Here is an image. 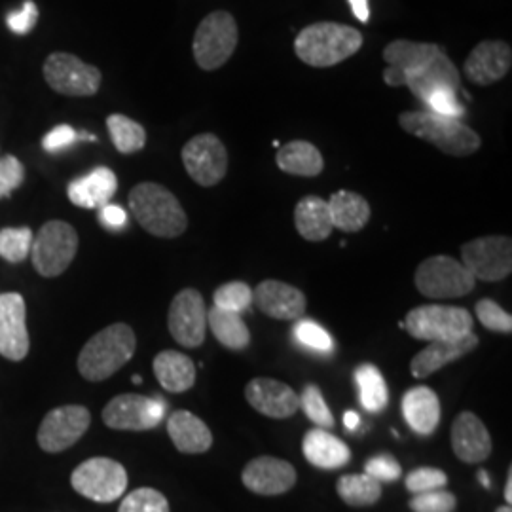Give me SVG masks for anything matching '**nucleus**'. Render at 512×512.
Segmentation results:
<instances>
[{
    "label": "nucleus",
    "mask_w": 512,
    "mask_h": 512,
    "mask_svg": "<svg viewBox=\"0 0 512 512\" xmlns=\"http://www.w3.org/2000/svg\"><path fill=\"white\" fill-rule=\"evenodd\" d=\"M363 46V35L342 23L321 21L308 25L294 40L298 59L310 67L327 69L357 54Z\"/></svg>",
    "instance_id": "obj_1"
},
{
    "label": "nucleus",
    "mask_w": 512,
    "mask_h": 512,
    "mask_svg": "<svg viewBox=\"0 0 512 512\" xmlns=\"http://www.w3.org/2000/svg\"><path fill=\"white\" fill-rule=\"evenodd\" d=\"M137 336L126 323H114L99 330L78 355V372L88 382H105L131 361Z\"/></svg>",
    "instance_id": "obj_2"
},
{
    "label": "nucleus",
    "mask_w": 512,
    "mask_h": 512,
    "mask_svg": "<svg viewBox=\"0 0 512 512\" xmlns=\"http://www.w3.org/2000/svg\"><path fill=\"white\" fill-rule=\"evenodd\" d=\"M129 209L137 222L156 238L183 236L188 217L181 202L162 184L141 183L129 192Z\"/></svg>",
    "instance_id": "obj_3"
},
{
    "label": "nucleus",
    "mask_w": 512,
    "mask_h": 512,
    "mask_svg": "<svg viewBox=\"0 0 512 512\" xmlns=\"http://www.w3.org/2000/svg\"><path fill=\"white\" fill-rule=\"evenodd\" d=\"M399 126L408 135H414L456 158L471 156L482 145L475 129L465 126L458 118H446L429 110H410L399 114Z\"/></svg>",
    "instance_id": "obj_4"
},
{
    "label": "nucleus",
    "mask_w": 512,
    "mask_h": 512,
    "mask_svg": "<svg viewBox=\"0 0 512 512\" xmlns=\"http://www.w3.org/2000/svg\"><path fill=\"white\" fill-rule=\"evenodd\" d=\"M404 330L416 340L425 342H446L459 340L473 332V315L471 311L458 306H418L408 311L403 321Z\"/></svg>",
    "instance_id": "obj_5"
},
{
    "label": "nucleus",
    "mask_w": 512,
    "mask_h": 512,
    "mask_svg": "<svg viewBox=\"0 0 512 512\" xmlns=\"http://www.w3.org/2000/svg\"><path fill=\"white\" fill-rule=\"evenodd\" d=\"M238 23L230 12L217 10L202 19L196 29L192 52L203 71H217L238 48Z\"/></svg>",
    "instance_id": "obj_6"
},
{
    "label": "nucleus",
    "mask_w": 512,
    "mask_h": 512,
    "mask_svg": "<svg viewBox=\"0 0 512 512\" xmlns=\"http://www.w3.org/2000/svg\"><path fill=\"white\" fill-rule=\"evenodd\" d=\"M476 279L452 256L425 258L416 270V287L423 296L435 300L461 298L475 291Z\"/></svg>",
    "instance_id": "obj_7"
},
{
    "label": "nucleus",
    "mask_w": 512,
    "mask_h": 512,
    "mask_svg": "<svg viewBox=\"0 0 512 512\" xmlns=\"http://www.w3.org/2000/svg\"><path fill=\"white\" fill-rule=\"evenodd\" d=\"M78 253V234L69 222L50 220L46 222L31 245V258L35 270L44 277L63 274Z\"/></svg>",
    "instance_id": "obj_8"
},
{
    "label": "nucleus",
    "mask_w": 512,
    "mask_h": 512,
    "mask_svg": "<svg viewBox=\"0 0 512 512\" xmlns=\"http://www.w3.org/2000/svg\"><path fill=\"white\" fill-rule=\"evenodd\" d=\"M74 490L95 503H112L128 488V473L122 463L110 458H92L73 471Z\"/></svg>",
    "instance_id": "obj_9"
},
{
    "label": "nucleus",
    "mask_w": 512,
    "mask_h": 512,
    "mask_svg": "<svg viewBox=\"0 0 512 512\" xmlns=\"http://www.w3.org/2000/svg\"><path fill=\"white\" fill-rule=\"evenodd\" d=\"M461 264L475 279L503 281L512 272V241L507 236H486L461 247Z\"/></svg>",
    "instance_id": "obj_10"
},
{
    "label": "nucleus",
    "mask_w": 512,
    "mask_h": 512,
    "mask_svg": "<svg viewBox=\"0 0 512 512\" xmlns=\"http://www.w3.org/2000/svg\"><path fill=\"white\" fill-rule=\"evenodd\" d=\"M44 78L54 92L69 97H92L101 86V71L97 67L65 52H55L46 59Z\"/></svg>",
    "instance_id": "obj_11"
},
{
    "label": "nucleus",
    "mask_w": 512,
    "mask_h": 512,
    "mask_svg": "<svg viewBox=\"0 0 512 512\" xmlns=\"http://www.w3.org/2000/svg\"><path fill=\"white\" fill-rule=\"evenodd\" d=\"M162 397L145 395H118L103 408V421L116 431H150L156 429L165 418Z\"/></svg>",
    "instance_id": "obj_12"
},
{
    "label": "nucleus",
    "mask_w": 512,
    "mask_h": 512,
    "mask_svg": "<svg viewBox=\"0 0 512 512\" xmlns=\"http://www.w3.org/2000/svg\"><path fill=\"white\" fill-rule=\"evenodd\" d=\"M90 423L92 414L86 406L67 404L54 408L38 427V446L48 454L63 452L86 435Z\"/></svg>",
    "instance_id": "obj_13"
},
{
    "label": "nucleus",
    "mask_w": 512,
    "mask_h": 512,
    "mask_svg": "<svg viewBox=\"0 0 512 512\" xmlns=\"http://www.w3.org/2000/svg\"><path fill=\"white\" fill-rule=\"evenodd\" d=\"M186 173L200 186H215L228 173V150L217 135L202 133L192 137L183 147Z\"/></svg>",
    "instance_id": "obj_14"
},
{
    "label": "nucleus",
    "mask_w": 512,
    "mask_h": 512,
    "mask_svg": "<svg viewBox=\"0 0 512 512\" xmlns=\"http://www.w3.org/2000/svg\"><path fill=\"white\" fill-rule=\"evenodd\" d=\"M167 327L183 348H200L207 334V308L196 289H183L169 306Z\"/></svg>",
    "instance_id": "obj_15"
},
{
    "label": "nucleus",
    "mask_w": 512,
    "mask_h": 512,
    "mask_svg": "<svg viewBox=\"0 0 512 512\" xmlns=\"http://www.w3.org/2000/svg\"><path fill=\"white\" fill-rule=\"evenodd\" d=\"M29 353L27 308L18 293L0 294V355L8 361H23Z\"/></svg>",
    "instance_id": "obj_16"
},
{
    "label": "nucleus",
    "mask_w": 512,
    "mask_h": 512,
    "mask_svg": "<svg viewBox=\"0 0 512 512\" xmlns=\"http://www.w3.org/2000/svg\"><path fill=\"white\" fill-rule=\"evenodd\" d=\"M511 67L512 50L505 40H482L467 55L463 73L476 86H492L503 80Z\"/></svg>",
    "instance_id": "obj_17"
},
{
    "label": "nucleus",
    "mask_w": 512,
    "mask_h": 512,
    "mask_svg": "<svg viewBox=\"0 0 512 512\" xmlns=\"http://www.w3.org/2000/svg\"><path fill=\"white\" fill-rule=\"evenodd\" d=\"M253 304L264 315L277 321H298L308 308V300L300 289L275 279H266L256 285Z\"/></svg>",
    "instance_id": "obj_18"
},
{
    "label": "nucleus",
    "mask_w": 512,
    "mask_h": 512,
    "mask_svg": "<svg viewBox=\"0 0 512 512\" xmlns=\"http://www.w3.org/2000/svg\"><path fill=\"white\" fill-rule=\"evenodd\" d=\"M241 480L253 494L281 495L296 484V471L285 459L260 456L245 465Z\"/></svg>",
    "instance_id": "obj_19"
},
{
    "label": "nucleus",
    "mask_w": 512,
    "mask_h": 512,
    "mask_svg": "<svg viewBox=\"0 0 512 512\" xmlns=\"http://www.w3.org/2000/svg\"><path fill=\"white\" fill-rule=\"evenodd\" d=\"M245 399L256 412L274 420H287L300 410V397L293 387L272 378L251 380L245 387Z\"/></svg>",
    "instance_id": "obj_20"
},
{
    "label": "nucleus",
    "mask_w": 512,
    "mask_h": 512,
    "mask_svg": "<svg viewBox=\"0 0 512 512\" xmlns=\"http://www.w3.org/2000/svg\"><path fill=\"white\" fill-rule=\"evenodd\" d=\"M452 448L463 463H482L492 454V437L473 412H461L452 423Z\"/></svg>",
    "instance_id": "obj_21"
},
{
    "label": "nucleus",
    "mask_w": 512,
    "mask_h": 512,
    "mask_svg": "<svg viewBox=\"0 0 512 512\" xmlns=\"http://www.w3.org/2000/svg\"><path fill=\"white\" fill-rule=\"evenodd\" d=\"M478 348V336L475 332L459 338V340H446V342H429V346L421 349L420 353L410 361V374L418 380H423L440 368H444L459 357L469 355Z\"/></svg>",
    "instance_id": "obj_22"
},
{
    "label": "nucleus",
    "mask_w": 512,
    "mask_h": 512,
    "mask_svg": "<svg viewBox=\"0 0 512 512\" xmlns=\"http://www.w3.org/2000/svg\"><path fill=\"white\" fill-rule=\"evenodd\" d=\"M118 190V179L109 167H97L86 177L74 179L69 184V200L82 209H101L109 205Z\"/></svg>",
    "instance_id": "obj_23"
},
{
    "label": "nucleus",
    "mask_w": 512,
    "mask_h": 512,
    "mask_svg": "<svg viewBox=\"0 0 512 512\" xmlns=\"http://www.w3.org/2000/svg\"><path fill=\"white\" fill-rule=\"evenodd\" d=\"M403 416L414 433L433 435L440 421L439 395L425 385L408 389L403 397Z\"/></svg>",
    "instance_id": "obj_24"
},
{
    "label": "nucleus",
    "mask_w": 512,
    "mask_h": 512,
    "mask_svg": "<svg viewBox=\"0 0 512 512\" xmlns=\"http://www.w3.org/2000/svg\"><path fill=\"white\" fill-rule=\"evenodd\" d=\"M406 88L425 103V99L440 88L461 92V76L456 65L442 52L425 69L406 76Z\"/></svg>",
    "instance_id": "obj_25"
},
{
    "label": "nucleus",
    "mask_w": 512,
    "mask_h": 512,
    "mask_svg": "<svg viewBox=\"0 0 512 512\" xmlns=\"http://www.w3.org/2000/svg\"><path fill=\"white\" fill-rule=\"evenodd\" d=\"M167 433L183 454H205L213 446V433L207 423L188 410H177L169 416Z\"/></svg>",
    "instance_id": "obj_26"
},
{
    "label": "nucleus",
    "mask_w": 512,
    "mask_h": 512,
    "mask_svg": "<svg viewBox=\"0 0 512 512\" xmlns=\"http://www.w3.org/2000/svg\"><path fill=\"white\" fill-rule=\"evenodd\" d=\"M302 452L311 465L325 469V471L340 469V467L348 465L349 459H351V450H349L348 444L319 427L311 429L304 435Z\"/></svg>",
    "instance_id": "obj_27"
},
{
    "label": "nucleus",
    "mask_w": 512,
    "mask_h": 512,
    "mask_svg": "<svg viewBox=\"0 0 512 512\" xmlns=\"http://www.w3.org/2000/svg\"><path fill=\"white\" fill-rule=\"evenodd\" d=\"M442 54L439 44L433 42H412L393 40L384 48V61L387 67H395L406 76L425 69L437 55Z\"/></svg>",
    "instance_id": "obj_28"
},
{
    "label": "nucleus",
    "mask_w": 512,
    "mask_h": 512,
    "mask_svg": "<svg viewBox=\"0 0 512 512\" xmlns=\"http://www.w3.org/2000/svg\"><path fill=\"white\" fill-rule=\"evenodd\" d=\"M154 374L169 393H184L196 384V365L181 351L165 349L154 359Z\"/></svg>",
    "instance_id": "obj_29"
},
{
    "label": "nucleus",
    "mask_w": 512,
    "mask_h": 512,
    "mask_svg": "<svg viewBox=\"0 0 512 512\" xmlns=\"http://www.w3.org/2000/svg\"><path fill=\"white\" fill-rule=\"evenodd\" d=\"M294 226L306 241H325L334 230L329 202L319 196L302 198L294 209Z\"/></svg>",
    "instance_id": "obj_30"
},
{
    "label": "nucleus",
    "mask_w": 512,
    "mask_h": 512,
    "mask_svg": "<svg viewBox=\"0 0 512 512\" xmlns=\"http://www.w3.org/2000/svg\"><path fill=\"white\" fill-rule=\"evenodd\" d=\"M330 217L334 228L355 234L361 232L370 220V205L361 194L340 190L330 196Z\"/></svg>",
    "instance_id": "obj_31"
},
{
    "label": "nucleus",
    "mask_w": 512,
    "mask_h": 512,
    "mask_svg": "<svg viewBox=\"0 0 512 512\" xmlns=\"http://www.w3.org/2000/svg\"><path fill=\"white\" fill-rule=\"evenodd\" d=\"M277 167L294 177H317L323 173L325 160L319 148L308 141H293L277 150Z\"/></svg>",
    "instance_id": "obj_32"
},
{
    "label": "nucleus",
    "mask_w": 512,
    "mask_h": 512,
    "mask_svg": "<svg viewBox=\"0 0 512 512\" xmlns=\"http://www.w3.org/2000/svg\"><path fill=\"white\" fill-rule=\"evenodd\" d=\"M207 327L224 348L243 351L251 344V332L239 313L211 308L207 311Z\"/></svg>",
    "instance_id": "obj_33"
},
{
    "label": "nucleus",
    "mask_w": 512,
    "mask_h": 512,
    "mask_svg": "<svg viewBox=\"0 0 512 512\" xmlns=\"http://www.w3.org/2000/svg\"><path fill=\"white\" fill-rule=\"evenodd\" d=\"M355 384L359 389V401L368 412H382L389 403L387 384L378 366L372 363L357 366L355 370Z\"/></svg>",
    "instance_id": "obj_34"
},
{
    "label": "nucleus",
    "mask_w": 512,
    "mask_h": 512,
    "mask_svg": "<svg viewBox=\"0 0 512 512\" xmlns=\"http://www.w3.org/2000/svg\"><path fill=\"white\" fill-rule=\"evenodd\" d=\"M336 492L349 507H370L380 501L382 484L366 473L344 475L336 482Z\"/></svg>",
    "instance_id": "obj_35"
},
{
    "label": "nucleus",
    "mask_w": 512,
    "mask_h": 512,
    "mask_svg": "<svg viewBox=\"0 0 512 512\" xmlns=\"http://www.w3.org/2000/svg\"><path fill=\"white\" fill-rule=\"evenodd\" d=\"M110 139L114 147L122 154H133L147 145V131L124 114H110L107 118Z\"/></svg>",
    "instance_id": "obj_36"
},
{
    "label": "nucleus",
    "mask_w": 512,
    "mask_h": 512,
    "mask_svg": "<svg viewBox=\"0 0 512 512\" xmlns=\"http://www.w3.org/2000/svg\"><path fill=\"white\" fill-rule=\"evenodd\" d=\"M33 232L31 228H2L0 230V256L12 264L23 262L31 255L33 245Z\"/></svg>",
    "instance_id": "obj_37"
},
{
    "label": "nucleus",
    "mask_w": 512,
    "mask_h": 512,
    "mask_svg": "<svg viewBox=\"0 0 512 512\" xmlns=\"http://www.w3.org/2000/svg\"><path fill=\"white\" fill-rule=\"evenodd\" d=\"M300 397V408L306 414V418L315 423L319 429L329 431L334 427V416L330 412L329 404L325 403V397L321 389L315 384L306 385Z\"/></svg>",
    "instance_id": "obj_38"
},
{
    "label": "nucleus",
    "mask_w": 512,
    "mask_h": 512,
    "mask_svg": "<svg viewBox=\"0 0 512 512\" xmlns=\"http://www.w3.org/2000/svg\"><path fill=\"white\" fill-rule=\"evenodd\" d=\"M213 300H215V308L219 310L241 313L253 306V289L243 281H230L220 285L213 294Z\"/></svg>",
    "instance_id": "obj_39"
},
{
    "label": "nucleus",
    "mask_w": 512,
    "mask_h": 512,
    "mask_svg": "<svg viewBox=\"0 0 512 512\" xmlns=\"http://www.w3.org/2000/svg\"><path fill=\"white\" fill-rule=\"evenodd\" d=\"M294 340L304 348L319 351V353H330L334 351V340L330 338L329 332L319 327L313 319H298L293 327Z\"/></svg>",
    "instance_id": "obj_40"
},
{
    "label": "nucleus",
    "mask_w": 512,
    "mask_h": 512,
    "mask_svg": "<svg viewBox=\"0 0 512 512\" xmlns=\"http://www.w3.org/2000/svg\"><path fill=\"white\" fill-rule=\"evenodd\" d=\"M118 512H169V503L158 490L139 488L126 495Z\"/></svg>",
    "instance_id": "obj_41"
},
{
    "label": "nucleus",
    "mask_w": 512,
    "mask_h": 512,
    "mask_svg": "<svg viewBox=\"0 0 512 512\" xmlns=\"http://www.w3.org/2000/svg\"><path fill=\"white\" fill-rule=\"evenodd\" d=\"M476 317L484 329L501 332V334H511L512 332L511 313H507L490 298L476 302Z\"/></svg>",
    "instance_id": "obj_42"
},
{
    "label": "nucleus",
    "mask_w": 512,
    "mask_h": 512,
    "mask_svg": "<svg viewBox=\"0 0 512 512\" xmlns=\"http://www.w3.org/2000/svg\"><path fill=\"white\" fill-rule=\"evenodd\" d=\"M446 484H448V476H446L444 471L435 469V467L414 469L404 480L406 490L414 495L433 492V490H442V488H446Z\"/></svg>",
    "instance_id": "obj_43"
},
{
    "label": "nucleus",
    "mask_w": 512,
    "mask_h": 512,
    "mask_svg": "<svg viewBox=\"0 0 512 512\" xmlns=\"http://www.w3.org/2000/svg\"><path fill=\"white\" fill-rule=\"evenodd\" d=\"M408 505L412 512H454L458 507V499L452 492L442 488V490L414 495Z\"/></svg>",
    "instance_id": "obj_44"
},
{
    "label": "nucleus",
    "mask_w": 512,
    "mask_h": 512,
    "mask_svg": "<svg viewBox=\"0 0 512 512\" xmlns=\"http://www.w3.org/2000/svg\"><path fill=\"white\" fill-rule=\"evenodd\" d=\"M425 105L429 107V112H435V114L446 116V118H458L459 120L465 112L458 99V92L448 90V88L435 90L425 99Z\"/></svg>",
    "instance_id": "obj_45"
},
{
    "label": "nucleus",
    "mask_w": 512,
    "mask_h": 512,
    "mask_svg": "<svg viewBox=\"0 0 512 512\" xmlns=\"http://www.w3.org/2000/svg\"><path fill=\"white\" fill-rule=\"evenodd\" d=\"M25 181V167L16 156L0 158V200L8 198Z\"/></svg>",
    "instance_id": "obj_46"
},
{
    "label": "nucleus",
    "mask_w": 512,
    "mask_h": 512,
    "mask_svg": "<svg viewBox=\"0 0 512 512\" xmlns=\"http://www.w3.org/2000/svg\"><path fill=\"white\" fill-rule=\"evenodd\" d=\"M365 473L374 480L382 482H395L403 475V467L391 454H380L368 459L365 463Z\"/></svg>",
    "instance_id": "obj_47"
},
{
    "label": "nucleus",
    "mask_w": 512,
    "mask_h": 512,
    "mask_svg": "<svg viewBox=\"0 0 512 512\" xmlns=\"http://www.w3.org/2000/svg\"><path fill=\"white\" fill-rule=\"evenodd\" d=\"M38 21V8L33 0H25L23 8L18 12H12L6 23L10 27V31H14L16 35H27L33 31V27L37 25Z\"/></svg>",
    "instance_id": "obj_48"
},
{
    "label": "nucleus",
    "mask_w": 512,
    "mask_h": 512,
    "mask_svg": "<svg viewBox=\"0 0 512 512\" xmlns=\"http://www.w3.org/2000/svg\"><path fill=\"white\" fill-rule=\"evenodd\" d=\"M76 141H78V133L71 126L61 124V126L52 129L50 133H46V137L42 141V147L54 154V152H61L65 148L73 147Z\"/></svg>",
    "instance_id": "obj_49"
},
{
    "label": "nucleus",
    "mask_w": 512,
    "mask_h": 512,
    "mask_svg": "<svg viewBox=\"0 0 512 512\" xmlns=\"http://www.w3.org/2000/svg\"><path fill=\"white\" fill-rule=\"evenodd\" d=\"M99 219H101V222H103L107 228H110V230H120V228H124V226L128 224L126 211H124L122 207H118V205H112V203L101 207Z\"/></svg>",
    "instance_id": "obj_50"
},
{
    "label": "nucleus",
    "mask_w": 512,
    "mask_h": 512,
    "mask_svg": "<svg viewBox=\"0 0 512 512\" xmlns=\"http://www.w3.org/2000/svg\"><path fill=\"white\" fill-rule=\"evenodd\" d=\"M349 6L355 14V18L361 23H366L370 19V10H368V0H349Z\"/></svg>",
    "instance_id": "obj_51"
},
{
    "label": "nucleus",
    "mask_w": 512,
    "mask_h": 512,
    "mask_svg": "<svg viewBox=\"0 0 512 512\" xmlns=\"http://www.w3.org/2000/svg\"><path fill=\"white\" fill-rule=\"evenodd\" d=\"M344 425H346V429H348V431H355V429H357V425H359V416H357L355 412L348 410V412L344 414Z\"/></svg>",
    "instance_id": "obj_52"
},
{
    "label": "nucleus",
    "mask_w": 512,
    "mask_h": 512,
    "mask_svg": "<svg viewBox=\"0 0 512 512\" xmlns=\"http://www.w3.org/2000/svg\"><path fill=\"white\" fill-rule=\"evenodd\" d=\"M478 480H480V484L484 486V488H492V480H490V476H488V471H484V469H480L478 471Z\"/></svg>",
    "instance_id": "obj_53"
},
{
    "label": "nucleus",
    "mask_w": 512,
    "mask_h": 512,
    "mask_svg": "<svg viewBox=\"0 0 512 512\" xmlns=\"http://www.w3.org/2000/svg\"><path fill=\"white\" fill-rule=\"evenodd\" d=\"M505 501L511 505L512 503V469H509V476H507V486H505Z\"/></svg>",
    "instance_id": "obj_54"
},
{
    "label": "nucleus",
    "mask_w": 512,
    "mask_h": 512,
    "mask_svg": "<svg viewBox=\"0 0 512 512\" xmlns=\"http://www.w3.org/2000/svg\"><path fill=\"white\" fill-rule=\"evenodd\" d=\"M495 512H512L511 505H503V507H499Z\"/></svg>",
    "instance_id": "obj_55"
},
{
    "label": "nucleus",
    "mask_w": 512,
    "mask_h": 512,
    "mask_svg": "<svg viewBox=\"0 0 512 512\" xmlns=\"http://www.w3.org/2000/svg\"><path fill=\"white\" fill-rule=\"evenodd\" d=\"M141 382H143L141 376H133V384H141Z\"/></svg>",
    "instance_id": "obj_56"
}]
</instances>
